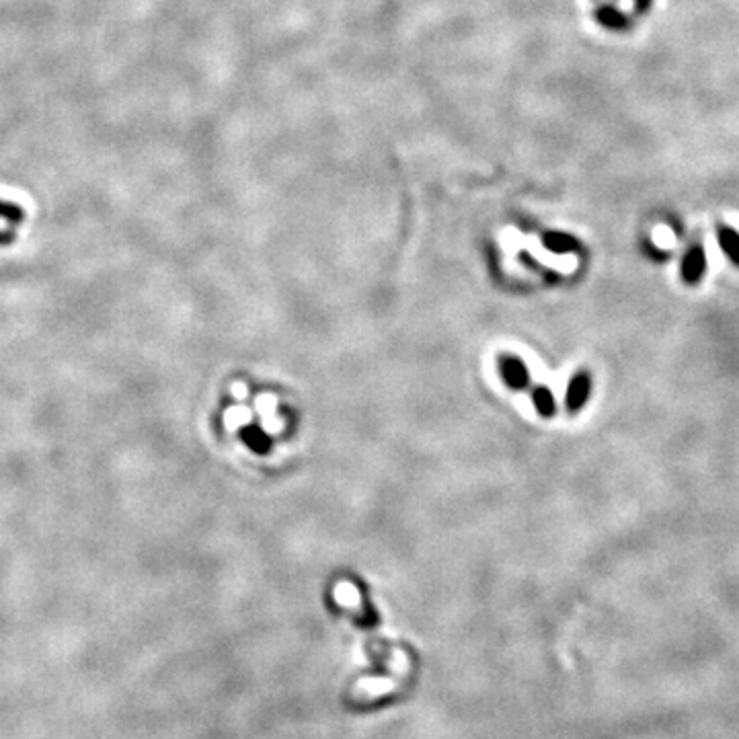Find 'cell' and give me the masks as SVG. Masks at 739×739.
<instances>
[{"mask_svg":"<svg viewBox=\"0 0 739 739\" xmlns=\"http://www.w3.org/2000/svg\"><path fill=\"white\" fill-rule=\"evenodd\" d=\"M704 271H706V255H704V249H702L701 245H692V247L686 251L684 259H682V269H680L682 280H684L688 286H694V284L701 282Z\"/></svg>","mask_w":739,"mask_h":739,"instance_id":"obj_1","label":"cell"},{"mask_svg":"<svg viewBox=\"0 0 739 739\" xmlns=\"http://www.w3.org/2000/svg\"><path fill=\"white\" fill-rule=\"evenodd\" d=\"M590 388L591 380L586 372H579L577 376H573L569 390H567V406L571 411H579L590 397Z\"/></svg>","mask_w":739,"mask_h":739,"instance_id":"obj_2","label":"cell"},{"mask_svg":"<svg viewBox=\"0 0 739 739\" xmlns=\"http://www.w3.org/2000/svg\"><path fill=\"white\" fill-rule=\"evenodd\" d=\"M717 241L721 251L731 259V263L739 265V232L731 226H719L717 228Z\"/></svg>","mask_w":739,"mask_h":739,"instance_id":"obj_3","label":"cell"},{"mask_svg":"<svg viewBox=\"0 0 739 739\" xmlns=\"http://www.w3.org/2000/svg\"><path fill=\"white\" fill-rule=\"evenodd\" d=\"M501 372H503L505 380H508L512 386H516V388H521V386L528 384V370L524 368L514 358H505V360L501 362Z\"/></svg>","mask_w":739,"mask_h":739,"instance_id":"obj_4","label":"cell"},{"mask_svg":"<svg viewBox=\"0 0 739 739\" xmlns=\"http://www.w3.org/2000/svg\"><path fill=\"white\" fill-rule=\"evenodd\" d=\"M606 27H612V29H623L628 25L627 15H623L620 10L616 8H604L600 10V17H597Z\"/></svg>","mask_w":739,"mask_h":739,"instance_id":"obj_5","label":"cell"},{"mask_svg":"<svg viewBox=\"0 0 739 739\" xmlns=\"http://www.w3.org/2000/svg\"><path fill=\"white\" fill-rule=\"evenodd\" d=\"M547 247L556 253H569L577 249V243L567 234H547Z\"/></svg>","mask_w":739,"mask_h":739,"instance_id":"obj_6","label":"cell"},{"mask_svg":"<svg viewBox=\"0 0 739 739\" xmlns=\"http://www.w3.org/2000/svg\"><path fill=\"white\" fill-rule=\"evenodd\" d=\"M534 403H536V406H538V411L542 413V415H553V411H554V401H553V397H551V393L547 390V388H538L536 393H534Z\"/></svg>","mask_w":739,"mask_h":739,"instance_id":"obj_7","label":"cell"},{"mask_svg":"<svg viewBox=\"0 0 739 739\" xmlns=\"http://www.w3.org/2000/svg\"><path fill=\"white\" fill-rule=\"evenodd\" d=\"M0 218L8 222H21L23 220V210L15 204H4L0 201Z\"/></svg>","mask_w":739,"mask_h":739,"instance_id":"obj_8","label":"cell"},{"mask_svg":"<svg viewBox=\"0 0 739 739\" xmlns=\"http://www.w3.org/2000/svg\"><path fill=\"white\" fill-rule=\"evenodd\" d=\"M245 438H247V442L251 443L253 450H257V452L267 450V438H265L259 429H249V432L245 434Z\"/></svg>","mask_w":739,"mask_h":739,"instance_id":"obj_9","label":"cell"},{"mask_svg":"<svg viewBox=\"0 0 739 739\" xmlns=\"http://www.w3.org/2000/svg\"><path fill=\"white\" fill-rule=\"evenodd\" d=\"M651 2H653V0H634V8H637L639 13H645V10L651 8Z\"/></svg>","mask_w":739,"mask_h":739,"instance_id":"obj_10","label":"cell"},{"mask_svg":"<svg viewBox=\"0 0 739 739\" xmlns=\"http://www.w3.org/2000/svg\"><path fill=\"white\" fill-rule=\"evenodd\" d=\"M2 241H10V234H4V232H0V243Z\"/></svg>","mask_w":739,"mask_h":739,"instance_id":"obj_11","label":"cell"}]
</instances>
